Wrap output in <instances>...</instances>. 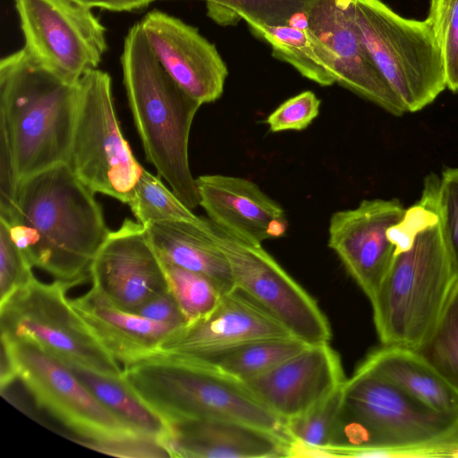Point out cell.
I'll return each mask as SVG.
<instances>
[{
	"label": "cell",
	"mask_w": 458,
	"mask_h": 458,
	"mask_svg": "<svg viewBox=\"0 0 458 458\" xmlns=\"http://www.w3.org/2000/svg\"><path fill=\"white\" fill-rule=\"evenodd\" d=\"M77 83L44 68L23 47L1 59L0 135L8 143L20 182L68 164Z\"/></svg>",
	"instance_id": "obj_3"
},
{
	"label": "cell",
	"mask_w": 458,
	"mask_h": 458,
	"mask_svg": "<svg viewBox=\"0 0 458 458\" xmlns=\"http://www.w3.org/2000/svg\"><path fill=\"white\" fill-rule=\"evenodd\" d=\"M123 81L147 160L190 208L199 206L189 164V138L201 104L161 66L139 22L124 38Z\"/></svg>",
	"instance_id": "obj_2"
},
{
	"label": "cell",
	"mask_w": 458,
	"mask_h": 458,
	"mask_svg": "<svg viewBox=\"0 0 458 458\" xmlns=\"http://www.w3.org/2000/svg\"><path fill=\"white\" fill-rule=\"evenodd\" d=\"M164 263L169 290L187 325L208 315L224 294L209 277L168 263Z\"/></svg>",
	"instance_id": "obj_31"
},
{
	"label": "cell",
	"mask_w": 458,
	"mask_h": 458,
	"mask_svg": "<svg viewBox=\"0 0 458 458\" xmlns=\"http://www.w3.org/2000/svg\"><path fill=\"white\" fill-rule=\"evenodd\" d=\"M146 228L163 262L209 277L223 293L235 290L230 265L216 244L215 225L208 218L199 223L157 222Z\"/></svg>",
	"instance_id": "obj_22"
},
{
	"label": "cell",
	"mask_w": 458,
	"mask_h": 458,
	"mask_svg": "<svg viewBox=\"0 0 458 458\" xmlns=\"http://www.w3.org/2000/svg\"><path fill=\"white\" fill-rule=\"evenodd\" d=\"M96 451L123 457H170L168 451L154 439H131L119 442L80 441Z\"/></svg>",
	"instance_id": "obj_37"
},
{
	"label": "cell",
	"mask_w": 458,
	"mask_h": 458,
	"mask_svg": "<svg viewBox=\"0 0 458 458\" xmlns=\"http://www.w3.org/2000/svg\"><path fill=\"white\" fill-rule=\"evenodd\" d=\"M306 27L329 54L336 82L395 116L406 113L363 44L345 0H315Z\"/></svg>",
	"instance_id": "obj_16"
},
{
	"label": "cell",
	"mask_w": 458,
	"mask_h": 458,
	"mask_svg": "<svg viewBox=\"0 0 458 458\" xmlns=\"http://www.w3.org/2000/svg\"><path fill=\"white\" fill-rule=\"evenodd\" d=\"M404 211L397 199H363L356 208L336 211L330 218L328 246L369 300L394 256L387 230Z\"/></svg>",
	"instance_id": "obj_14"
},
{
	"label": "cell",
	"mask_w": 458,
	"mask_h": 458,
	"mask_svg": "<svg viewBox=\"0 0 458 458\" xmlns=\"http://www.w3.org/2000/svg\"><path fill=\"white\" fill-rule=\"evenodd\" d=\"M24 50L70 83L97 69L107 49L106 30L74 0H14Z\"/></svg>",
	"instance_id": "obj_11"
},
{
	"label": "cell",
	"mask_w": 458,
	"mask_h": 458,
	"mask_svg": "<svg viewBox=\"0 0 458 458\" xmlns=\"http://www.w3.org/2000/svg\"><path fill=\"white\" fill-rule=\"evenodd\" d=\"M291 335L283 325L235 289L224 293L208 315L168 337L159 353L197 359L253 340Z\"/></svg>",
	"instance_id": "obj_19"
},
{
	"label": "cell",
	"mask_w": 458,
	"mask_h": 458,
	"mask_svg": "<svg viewBox=\"0 0 458 458\" xmlns=\"http://www.w3.org/2000/svg\"><path fill=\"white\" fill-rule=\"evenodd\" d=\"M215 239L225 256L235 289L308 344L328 343L329 322L317 301L267 252L227 235L215 226Z\"/></svg>",
	"instance_id": "obj_12"
},
{
	"label": "cell",
	"mask_w": 458,
	"mask_h": 458,
	"mask_svg": "<svg viewBox=\"0 0 458 458\" xmlns=\"http://www.w3.org/2000/svg\"><path fill=\"white\" fill-rule=\"evenodd\" d=\"M250 30L267 43L275 58L295 68L303 77L321 85L336 83L329 54L303 24L266 25L245 21Z\"/></svg>",
	"instance_id": "obj_24"
},
{
	"label": "cell",
	"mask_w": 458,
	"mask_h": 458,
	"mask_svg": "<svg viewBox=\"0 0 458 458\" xmlns=\"http://www.w3.org/2000/svg\"><path fill=\"white\" fill-rule=\"evenodd\" d=\"M67 366L113 413L146 437L157 440L164 445L170 435V428L143 403L123 377L104 375L74 365Z\"/></svg>",
	"instance_id": "obj_25"
},
{
	"label": "cell",
	"mask_w": 458,
	"mask_h": 458,
	"mask_svg": "<svg viewBox=\"0 0 458 458\" xmlns=\"http://www.w3.org/2000/svg\"><path fill=\"white\" fill-rule=\"evenodd\" d=\"M32 268L12 239L7 222L0 217V304L35 276Z\"/></svg>",
	"instance_id": "obj_34"
},
{
	"label": "cell",
	"mask_w": 458,
	"mask_h": 458,
	"mask_svg": "<svg viewBox=\"0 0 458 458\" xmlns=\"http://www.w3.org/2000/svg\"><path fill=\"white\" fill-rule=\"evenodd\" d=\"M200 1L206 3L207 15L223 26L235 25L241 19L244 21L276 26L287 24L295 17L305 13L315 0Z\"/></svg>",
	"instance_id": "obj_28"
},
{
	"label": "cell",
	"mask_w": 458,
	"mask_h": 458,
	"mask_svg": "<svg viewBox=\"0 0 458 458\" xmlns=\"http://www.w3.org/2000/svg\"><path fill=\"white\" fill-rule=\"evenodd\" d=\"M344 384L306 411L284 421V432L292 441L314 448L334 444L344 403Z\"/></svg>",
	"instance_id": "obj_30"
},
{
	"label": "cell",
	"mask_w": 458,
	"mask_h": 458,
	"mask_svg": "<svg viewBox=\"0 0 458 458\" xmlns=\"http://www.w3.org/2000/svg\"><path fill=\"white\" fill-rule=\"evenodd\" d=\"M438 216L454 271L458 276V168L442 172L438 191Z\"/></svg>",
	"instance_id": "obj_35"
},
{
	"label": "cell",
	"mask_w": 458,
	"mask_h": 458,
	"mask_svg": "<svg viewBox=\"0 0 458 458\" xmlns=\"http://www.w3.org/2000/svg\"><path fill=\"white\" fill-rule=\"evenodd\" d=\"M429 23L440 49L446 88L458 92V0H429Z\"/></svg>",
	"instance_id": "obj_33"
},
{
	"label": "cell",
	"mask_w": 458,
	"mask_h": 458,
	"mask_svg": "<svg viewBox=\"0 0 458 458\" xmlns=\"http://www.w3.org/2000/svg\"><path fill=\"white\" fill-rule=\"evenodd\" d=\"M415 351L458 391V276L435 325Z\"/></svg>",
	"instance_id": "obj_27"
},
{
	"label": "cell",
	"mask_w": 458,
	"mask_h": 458,
	"mask_svg": "<svg viewBox=\"0 0 458 458\" xmlns=\"http://www.w3.org/2000/svg\"><path fill=\"white\" fill-rule=\"evenodd\" d=\"M90 280L112 304L132 313L169 290L164 263L146 226L128 218L109 233L98 251Z\"/></svg>",
	"instance_id": "obj_13"
},
{
	"label": "cell",
	"mask_w": 458,
	"mask_h": 458,
	"mask_svg": "<svg viewBox=\"0 0 458 458\" xmlns=\"http://www.w3.org/2000/svg\"><path fill=\"white\" fill-rule=\"evenodd\" d=\"M91 8H101L112 12H132L147 7L156 0H74Z\"/></svg>",
	"instance_id": "obj_40"
},
{
	"label": "cell",
	"mask_w": 458,
	"mask_h": 458,
	"mask_svg": "<svg viewBox=\"0 0 458 458\" xmlns=\"http://www.w3.org/2000/svg\"><path fill=\"white\" fill-rule=\"evenodd\" d=\"M320 103L314 92L302 91L279 105L265 123L271 132L304 130L319 114Z\"/></svg>",
	"instance_id": "obj_36"
},
{
	"label": "cell",
	"mask_w": 458,
	"mask_h": 458,
	"mask_svg": "<svg viewBox=\"0 0 458 458\" xmlns=\"http://www.w3.org/2000/svg\"><path fill=\"white\" fill-rule=\"evenodd\" d=\"M455 277L438 222L421 231L408 250L394 254L369 300L381 343L418 349L435 325Z\"/></svg>",
	"instance_id": "obj_6"
},
{
	"label": "cell",
	"mask_w": 458,
	"mask_h": 458,
	"mask_svg": "<svg viewBox=\"0 0 458 458\" xmlns=\"http://www.w3.org/2000/svg\"><path fill=\"white\" fill-rule=\"evenodd\" d=\"M77 110L68 165L95 193L128 204L143 167L116 115L110 75L94 69L77 83Z\"/></svg>",
	"instance_id": "obj_9"
},
{
	"label": "cell",
	"mask_w": 458,
	"mask_h": 458,
	"mask_svg": "<svg viewBox=\"0 0 458 458\" xmlns=\"http://www.w3.org/2000/svg\"><path fill=\"white\" fill-rule=\"evenodd\" d=\"M346 9L377 67L414 113L445 89L444 62L427 21L404 18L382 0H345Z\"/></svg>",
	"instance_id": "obj_7"
},
{
	"label": "cell",
	"mask_w": 458,
	"mask_h": 458,
	"mask_svg": "<svg viewBox=\"0 0 458 458\" xmlns=\"http://www.w3.org/2000/svg\"><path fill=\"white\" fill-rule=\"evenodd\" d=\"M139 23L161 66L187 94L201 105L222 96L227 66L197 28L156 9Z\"/></svg>",
	"instance_id": "obj_15"
},
{
	"label": "cell",
	"mask_w": 458,
	"mask_h": 458,
	"mask_svg": "<svg viewBox=\"0 0 458 458\" xmlns=\"http://www.w3.org/2000/svg\"><path fill=\"white\" fill-rule=\"evenodd\" d=\"M199 206L223 233L244 242L261 244L284 236V208L248 179L224 174L196 178Z\"/></svg>",
	"instance_id": "obj_18"
},
{
	"label": "cell",
	"mask_w": 458,
	"mask_h": 458,
	"mask_svg": "<svg viewBox=\"0 0 458 458\" xmlns=\"http://www.w3.org/2000/svg\"><path fill=\"white\" fill-rule=\"evenodd\" d=\"M4 219L30 265L71 287L90 279L91 263L111 232L95 192L68 164L22 180Z\"/></svg>",
	"instance_id": "obj_1"
},
{
	"label": "cell",
	"mask_w": 458,
	"mask_h": 458,
	"mask_svg": "<svg viewBox=\"0 0 458 458\" xmlns=\"http://www.w3.org/2000/svg\"><path fill=\"white\" fill-rule=\"evenodd\" d=\"M122 377L168 427L217 418L285 433L284 421L243 381L207 363L158 353L123 366Z\"/></svg>",
	"instance_id": "obj_4"
},
{
	"label": "cell",
	"mask_w": 458,
	"mask_h": 458,
	"mask_svg": "<svg viewBox=\"0 0 458 458\" xmlns=\"http://www.w3.org/2000/svg\"><path fill=\"white\" fill-rule=\"evenodd\" d=\"M1 341L11 352L17 378L36 403L84 441L152 439L113 413L53 355L29 341L3 336Z\"/></svg>",
	"instance_id": "obj_10"
},
{
	"label": "cell",
	"mask_w": 458,
	"mask_h": 458,
	"mask_svg": "<svg viewBox=\"0 0 458 458\" xmlns=\"http://www.w3.org/2000/svg\"><path fill=\"white\" fill-rule=\"evenodd\" d=\"M165 447L170 457L278 458L289 457L291 438L230 419H196L169 426Z\"/></svg>",
	"instance_id": "obj_20"
},
{
	"label": "cell",
	"mask_w": 458,
	"mask_h": 458,
	"mask_svg": "<svg viewBox=\"0 0 458 458\" xmlns=\"http://www.w3.org/2000/svg\"><path fill=\"white\" fill-rule=\"evenodd\" d=\"M345 380L338 353L328 343H319L243 382L284 421L311 408Z\"/></svg>",
	"instance_id": "obj_17"
},
{
	"label": "cell",
	"mask_w": 458,
	"mask_h": 458,
	"mask_svg": "<svg viewBox=\"0 0 458 458\" xmlns=\"http://www.w3.org/2000/svg\"><path fill=\"white\" fill-rule=\"evenodd\" d=\"M70 303L101 344L123 366L159 353L162 344L184 327L121 310L94 287L70 300Z\"/></svg>",
	"instance_id": "obj_21"
},
{
	"label": "cell",
	"mask_w": 458,
	"mask_h": 458,
	"mask_svg": "<svg viewBox=\"0 0 458 458\" xmlns=\"http://www.w3.org/2000/svg\"><path fill=\"white\" fill-rule=\"evenodd\" d=\"M359 367L382 376L434 411H458V391L415 350L384 345Z\"/></svg>",
	"instance_id": "obj_23"
},
{
	"label": "cell",
	"mask_w": 458,
	"mask_h": 458,
	"mask_svg": "<svg viewBox=\"0 0 458 458\" xmlns=\"http://www.w3.org/2000/svg\"><path fill=\"white\" fill-rule=\"evenodd\" d=\"M309 344L294 336L264 338L222 349L197 359L246 381L276 367Z\"/></svg>",
	"instance_id": "obj_26"
},
{
	"label": "cell",
	"mask_w": 458,
	"mask_h": 458,
	"mask_svg": "<svg viewBox=\"0 0 458 458\" xmlns=\"http://www.w3.org/2000/svg\"><path fill=\"white\" fill-rule=\"evenodd\" d=\"M440 177L435 174L424 179L420 199L408 209L400 221L387 230V237L394 246V254L408 250L417 235L439 222L438 191Z\"/></svg>",
	"instance_id": "obj_32"
},
{
	"label": "cell",
	"mask_w": 458,
	"mask_h": 458,
	"mask_svg": "<svg viewBox=\"0 0 458 458\" xmlns=\"http://www.w3.org/2000/svg\"><path fill=\"white\" fill-rule=\"evenodd\" d=\"M457 412H440L382 376L360 367L344 384V403L332 445L323 457H397L447 428Z\"/></svg>",
	"instance_id": "obj_5"
},
{
	"label": "cell",
	"mask_w": 458,
	"mask_h": 458,
	"mask_svg": "<svg viewBox=\"0 0 458 458\" xmlns=\"http://www.w3.org/2000/svg\"><path fill=\"white\" fill-rule=\"evenodd\" d=\"M136 221L144 226L157 222L186 221L199 223L205 217L192 212L156 176L143 169L127 204Z\"/></svg>",
	"instance_id": "obj_29"
},
{
	"label": "cell",
	"mask_w": 458,
	"mask_h": 458,
	"mask_svg": "<svg viewBox=\"0 0 458 458\" xmlns=\"http://www.w3.org/2000/svg\"><path fill=\"white\" fill-rule=\"evenodd\" d=\"M70 288L32 277L0 304L1 336L31 342L64 364L122 377L120 363L72 309Z\"/></svg>",
	"instance_id": "obj_8"
},
{
	"label": "cell",
	"mask_w": 458,
	"mask_h": 458,
	"mask_svg": "<svg viewBox=\"0 0 458 458\" xmlns=\"http://www.w3.org/2000/svg\"><path fill=\"white\" fill-rule=\"evenodd\" d=\"M135 313L159 322L172 323L178 326L187 325L170 290L149 300Z\"/></svg>",
	"instance_id": "obj_39"
},
{
	"label": "cell",
	"mask_w": 458,
	"mask_h": 458,
	"mask_svg": "<svg viewBox=\"0 0 458 458\" xmlns=\"http://www.w3.org/2000/svg\"><path fill=\"white\" fill-rule=\"evenodd\" d=\"M397 457H458V417L439 435L401 452Z\"/></svg>",
	"instance_id": "obj_38"
}]
</instances>
